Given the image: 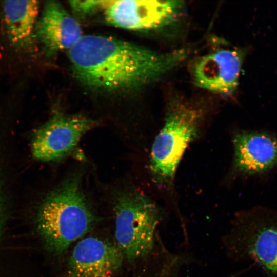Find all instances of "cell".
<instances>
[{
    "label": "cell",
    "mask_w": 277,
    "mask_h": 277,
    "mask_svg": "<svg viewBox=\"0 0 277 277\" xmlns=\"http://www.w3.org/2000/svg\"><path fill=\"white\" fill-rule=\"evenodd\" d=\"M187 53L185 49L160 53L120 39L88 35L68 50V57L84 86L112 93L148 85L180 65Z\"/></svg>",
    "instance_id": "cell-1"
},
{
    "label": "cell",
    "mask_w": 277,
    "mask_h": 277,
    "mask_svg": "<svg viewBox=\"0 0 277 277\" xmlns=\"http://www.w3.org/2000/svg\"><path fill=\"white\" fill-rule=\"evenodd\" d=\"M94 215L82 189L81 176L66 179L46 199L38 218L42 235L54 251L62 253L89 230Z\"/></svg>",
    "instance_id": "cell-2"
},
{
    "label": "cell",
    "mask_w": 277,
    "mask_h": 277,
    "mask_svg": "<svg viewBox=\"0 0 277 277\" xmlns=\"http://www.w3.org/2000/svg\"><path fill=\"white\" fill-rule=\"evenodd\" d=\"M231 259L253 262L268 277H277V213L257 208L238 213L222 239Z\"/></svg>",
    "instance_id": "cell-3"
},
{
    "label": "cell",
    "mask_w": 277,
    "mask_h": 277,
    "mask_svg": "<svg viewBox=\"0 0 277 277\" xmlns=\"http://www.w3.org/2000/svg\"><path fill=\"white\" fill-rule=\"evenodd\" d=\"M114 211L116 246L124 258L135 262L148 256L162 218L158 207L140 191L128 188L117 192Z\"/></svg>",
    "instance_id": "cell-4"
},
{
    "label": "cell",
    "mask_w": 277,
    "mask_h": 277,
    "mask_svg": "<svg viewBox=\"0 0 277 277\" xmlns=\"http://www.w3.org/2000/svg\"><path fill=\"white\" fill-rule=\"evenodd\" d=\"M203 116L202 109L189 103L176 101L169 105L151 152L150 170L160 186L172 184L185 149L198 134Z\"/></svg>",
    "instance_id": "cell-5"
},
{
    "label": "cell",
    "mask_w": 277,
    "mask_h": 277,
    "mask_svg": "<svg viewBox=\"0 0 277 277\" xmlns=\"http://www.w3.org/2000/svg\"><path fill=\"white\" fill-rule=\"evenodd\" d=\"M181 1H105L103 12L107 23L131 30L165 28L174 23L183 12Z\"/></svg>",
    "instance_id": "cell-6"
},
{
    "label": "cell",
    "mask_w": 277,
    "mask_h": 277,
    "mask_svg": "<svg viewBox=\"0 0 277 277\" xmlns=\"http://www.w3.org/2000/svg\"><path fill=\"white\" fill-rule=\"evenodd\" d=\"M96 125L94 120L85 116L57 112L35 132L32 143L33 155L42 161L61 159Z\"/></svg>",
    "instance_id": "cell-7"
},
{
    "label": "cell",
    "mask_w": 277,
    "mask_h": 277,
    "mask_svg": "<svg viewBox=\"0 0 277 277\" xmlns=\"http://www.w3.org/2000/svg\"><path fill=\"white\" fill-rule=\"evenodd\" d=\"M123 258L116 245L95 236L82 239L70 256L67 277H112Z\"/></svg>",
    "instance_id": "cell-8"
},
{
    "label": "cell",
    "mask_w": 277,
    "mask_h": 277,
    "mask_svg": "<svg viewBox=\"0 0 277 277\" xmlns=\"http://www.w3.org/2000/svg\"><path fill=\"white\" fill-rule=\"evenodd\" d=\"M244 57L242 51L221 49L199 58L193 68L195 85L227 96L236 90Z\"/></svg>",
    "instance_id": "cell-9"
},
{
    "label": "cell",
    "mask_w": 277,
    "mask_h": 277,
    "mask_svg": "<svg viewBox=\"0 0 277 277\" xmlns=\"http://www.w3.org/2000/svg\"><path fill=\"white\" fill-rule=\"evenodd\" d=\"M234 165L247 175H261L277 167V137L263 131H241L233 138Z\"/></svg>",
    "instance_id": "cell-10"
},
{
    "label": "cell",
    "mask_w": 277,
    "mask_h": 277,
    "mask_svg": "<svg viewBox=\"0 0 277 277\" xmlns=\"http://www.w3.org/2000/svg\"><path fill=\"white\" fill-rule=\"evenodd\" d=\"M35 29L38 39L49 54L69 50L83 36L77 20L54 1L45 4Z\"/></svg>",
    "instance_id": "cell-11"
},
{
    "label": "cell",
    "mask_w": 277,
    "mask_h": 277,
    "mask_svg": "<svg viewBox=\"0 0 277 277\" xmlns=\"http://www.w3.org/2000/svg\"><path fill=\"white\" fill-rule=\"evenodd\" d=\"M39 3L36 1H7L3 14L10 42L18 48L28 47L32 42L37 23Z\"/></svg>",
    "instance_id": "cell-12"
},
{
    "label": "cell",
    "mask_w": 277,
    "mask_h": 277,
    "mask_svg": "<svg viewBox=\"0 0 277 277\" xmlns=\"http://www.w3.org/2000/svg\"><path fill=\"white\" fill-rule=\"evenodd\" d=\"M105 1H72L70 6L74 16L86 18L99 11H103Z\"/></svg>",
    "instance_id": "cell-13"
}]
</instances>
